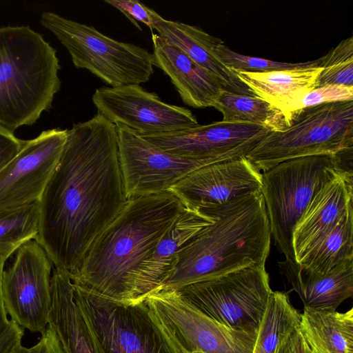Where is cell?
I'll return each mask as SVG.
<instances>
[{
    "label": "cell",
    "mask_w": 353,
    "mask_h": 353,
    "mask_svg": "<svg viewBox=\"0 0 353 353\" xmlns=\"http://www.w3.org/2000/svg\"><path fill=\"white\" fill-rule=\"evenodd\" d=\"M279 270L296 292L305 307L335 311L353 295V257L347 259L323 275L305 271L298 263L285 259Z\"/></svg>",
    "instance_id": "20"
},
{
    "label": "cell",
    "mask_w": 353,
    "mask_h": 353,
    "mask_svg": "<svg viewBox=\"0 0 353 353\" xmlns=\"http://www.w3.org/2000/svg\"><path fill=\"white\" fill-rule=\"evenodd\" d=\"M67 134L68 130L52 129L26 141L0 171V210L39 201L59 161Z\"/></svg>",
    "instance_id": "15"
},
{
    "label": "cell",
    "mask_w": 353,
    "mask_h": 353,
    "mask_svg": "<svg viewBox=\"0 0 353 353\" xmlns=\"http://www.w3.org/2000/svg\"><path fill=\"white\" fill-rule=\"evenodd\" d=\"M6 260L0 259V353H17L22 347L24 329L8 317L1 290Z\"/></svg>",
    "instance_id": "32"
},
{
    "label": "cell",
    "mask_w": 353,
    "mask_h": 353,
    "mask_svg": "<svg viewBox=\"0 0 353 353\" xmlns=\"http://www.w3.org/2000/svg\"><path fill=\"white\" fill-rule=\"evenodd\" d=\"M270 132L259 124L221 120L166 133L137 134L170 154L222 162L245 157Z\"/></svg>",
    "instance_id": "14"
},
{
    "label": "cell",
    "mask_w": 353,
    "mask_h": 353,
    "mask_svg": "<svg viewBox=\"0 0 353 353\" xmlns=\"http://www.w3.org/2000/svg\"><path fill=\"white\" fill-rule=\"evenodd\" d=\"M52 305L48 326L64 353H101L74 299L68 274L54 268L51 276Z\"/></svg>",
    "instance_id": "22"
},
{
    "label": "cell",
    "mask_w": 353,
    "mask_h": 353,
    "mask_svg": "<svg viewBox=\"0 0 353 353\" xmlns=\"http://www.w3.org/2000/svg\"><path fill=\"white\" fill-rule=\"evenodd\" d=\"M300 331L318 353H353V308L345 312L303 307Z\"/></svg>",
    "instance_id": "24"
},
{
    "label": "cell",
    "mask_w": 353,
    "mask_h": 353,
    "mask_svg": "<svg viewBox=\"0 0 353 353\" xmlns=\"http://www.w3.org/2000/svg\"><path fill=\"white\" fill-rule=\"evenodd\" d=\"M183 207L169 191L129 199L69 276L72 283L119 303L143 302L138 287L142 265Z\"/></svg>",
    "instance_id": "2"
},
{
    "label": "cell",
    "mask_w": 353,
    "mask_h": 353,
    "mask_svg": "<svg viewBox=\"0 0 353 353\" xmlns=\"http://www.w3.org/2000/svg\"><path fill=\"white\" fill-rule=\"evenodd\" d=\"M286 116L283 130L270 132L245 157L261 172L289 159L353 148V101L307 107Z\"/></svg>",
    "instance_id": "6"
},
{
    "label": "cell",
    "mask_w": 353,
    "mask_h": 353,
    "mask_svg": "<svg viewBox=\"0 0 353 353\" xmlns=\"http://www.w3.org/2000/svg\"><path fill=\"white\" fill-rule=\"evenodd\" d=\"M52 266L44 249L33 239L16 251L12 263L2 273L6 312L11 320L31 332L41 334L48 325Z\"/></svg>",
    "instance_id": "11"
},
{
    "label": "cell",
    "mask_w": 353,
    "mask_h": 353,
    "mask_svg": "<svg viewBox=\"0 0 353 353\" xmlns=\"http://www.w3.org/2000/svg\"><path fill=\"white\" fill-rule=\"evenodd\" d=\"M121 170L128 199L157 194L192 172L216 162L166 152L123 124H115Z\"/></svg>",
    "instance_id": "12"
},
{
    "label": "cell",
    "mask_w": 353,
    "mask_h": 353,
    "mask_svg": "<svg viewBox=\"0 0 353 353\" xmlns=\"http://www.w3.org/2000/svg\"><path fill=\"white\" fill-rule=\"evenodd\" d=\"M175 291L214 320L252 334H257L273 292L265 265L191 283Z\"/></svg>",
    "instance_id": "9"
},
{
    "label": "cell",
    "mask_w": 353,
    "mask_h": 353,
    "mask_svg": "<svg viewBox=\"0 0 353 353\" xmlns=\"http://www.w3.org/2000/svg\"><path fill=\"white\" fill-rule=\"evenodd\" d=\"M36 345V353H64L56 334L48 325Z\"/></svg>",
    "instance_id": "36"
},
{
    "label": "cell",
    "mask_w": 353,
    "mask_h": 353,
    "mask_svg": "<svg viewBox=\"0 0 353 353\" xmlns=\"http://www.w3.org/2000/svg\"><path fill=\"white\" fill-rule=\"evenodd\" d=\"M303 347L304 338L298 325L281 341L276 353H303Z\"/></svg>",
    "instance_id": "35"
},
{
    "label": "cell",
    "mask_w": 353,
    "mask_h": 353,
    "mask_svg": "<svg viewBox=\"0 0 353 353\" xmlns=\"http://www.w3.org/2000/svg\"><path fill=\"white\" fill-rule=\"evenodd\" d=\"M104 1L123 13L139 30L142 29L139 23H142L153 31L155 24L162 18L156 11L138 0H105Z\"/></svg>",
    "instance_id": "33"
},
{
    "label": "cell",
    "mask_w": 353,
    "mask_h": 353,
    "mask_svg": "<svg viewBox=\"0 0 353 353\" xmlns=\"http://www.w3.org/2000/svg\"><path fill=\"white\" fill-rule=\"evenodd\" d=\"M349 101H353V86L324 85L305 93L293 105L289 112L323 103Z\"/></svg>",
    "instance_id": "31"
},
{
    "label": "cell",
    "mask_w": 353,
    "mask_h": 353,
    "mask_svg": "<svg viewBox=\"0 0 353 353\" xmlns=\"http://www.w3.org/2000/svg\"><path fill=\"white\" fill-rule=\"evenodd\" d=\"M153 65L170 79L183 102L194 108L212 107L223 88L216 79L174 45L152 34Z\"/></svg>",
    "instance_id": "18"
},
{
    "label": "cell",
    "mask_w": 353,
    "mask_h": 353,
    "mask_svg": "<svg viewBox=\"0 0 353 353\" xmlns=\"http://www.w3.org/2000/svg\"><path fill=\"white\" fill-rule=\"evenodd\" d=\"M40 22L67 49L77 68L89 70L111 87L146 83L154 73L153 54L146 49L52 12H43Z\"/></svg>",
    "instance_id": "7"
},
{
    "label": "cell",
    "mask_w": 353,
    "mask_h": 353,
    "mask_svg": "<svg viewBox=\"0 0 353 353\" xmlns=\"http://www.w3.org/2000/svg\"><path fill=\"white\" fill-rule=\"evenodd\" d=\"M214 53L216 57L228 68L233 71L250 72L318 66L321 60V57L316 60L301 63L279 62L239 54L230 50L223 41L214 47Z\"/></svg>",
    "instance_id": "30"
},
{
    "label": "cell",
    "mask_w": 353,
    "mask_h": 353,
    "mask_svg": "<svg viewBox=\"0 0 353 353\" xmlns=\"http://www.w3.org/2000/svg\"><path fill=\"white\" fill-rule=\"evenodd\" d=\"M353 210L350 207L336 225L309 249L298 263L307 272L323 275L353 257Z\"/></svg>",
    "instance_id": "25"
},
{
    "label": "cell",
    "mask_w": 353,
    "mask_h": 353,
    "mask_svg": "<svg viewBox=\"0 0 353 353\" xmlns=\"http://www.w3.org/2000/svg\"><path fill=\"white\" fill-rule=\"evenodd\" d=\"M212 107L221 112L225 121L259 124L271 132L282 130L288 125L284 112L257 96L223 90Z\"/></svg>",
    "instance_id": "26"
},
{
    "label": "cell",
    "mask_w": 353,
    "mask_h": 353,
    "mask_svg": "<svg viewBox=\"0 0 353 353\" xmlns=\"http://www.w3.org/2000/svg\"><path fill=\"white\" fill-rule=\"evenodd\" d=\"M262 177L244 157L201 167L168 191L184 206L199 210L261 192Z\"/></svg>",
    "instance_id": "16"
},
{
    "label": "cell",
    "mask_w": 353,
    "mask_h": 353,
    "mask_svg": "<svg viewBox=\"0 0 353 353\" xmlns=\"http://www.w3.org/2000/svg\"><path fill=\"white\" fill-rule=\"evenodd\" d=\"M36 344L31 347H25L22 346L17 353H36Z\"/></svg>",
    "instance_id": "37"
},
{
    "label": "cell",
    "mask_w": 353,
    "mask_h": 353,
    "mask_svg": "<svg viewBox=\"0 0 353 353\" xmlns=\"http://www.w3.org/2000/svg\"><path fill=\"white\" fill-rule=\"evenodd\" d=\"M353 173H340L325 183L316 193L292 234L296 263L330 232L352 206Z\"/></svg>",
    "instance_id": "17"
},
{
    "label": "cell",
    "mask_w": 353,
    "mask_h": 353,
    "mask_svg": "<svg viewBox=\"0 0 353 353\" xmlns=\"http://www.w3.org/2000/svg\"><path fill=\"white\" fill-rule=\"evenodd\" d=\"M92 99L98 114L140 134L166 133L199 125L188 108L165 103L139 84L102 86L95 90Z\"/></svg>",
    "instance_id": "13"
},
{
    "label": "cell",
    "mask_w": 353,
    "mask_h": 353,
    "mask_svg": "<svg viewBox=\"0 0 353 353\" xmlns=\"http://www.w3.org/2000/svg\"><path fill=\"white\" fill-rule=\"evenodd\" d=\"M144 301L177 353L253 352L257 334L220 323L175 290H159Z\"/></svg>",
    "instance_id": "10"
},
{
    "label": "cell",
    "mask_w": 353,
    "mask_h": 353,
    "mask_svg": "<svg viewBox=\"0 0 353 353\" xmlns=\"http://www.w3.org/2000/svg\"><path fill=\"white\" fill-rule=\"evenodd\" d=\"M56 50L28 26L0 28V127L12 132L48 110L61 88Z\"/></svg>",
    "instance_id": "4"
},
{
    "label": "cell",
    "mask_w": 353,
    "mask_h": 353,
    "mask_svg": "<svg viewBox=\"0 0 353 353\" xmlns=\"http://www.w3.org/2000/svg\"><path fill=\"white\" fill-rule=\"evenodd\" d=\"M157 34L165 42L184 52L201 67L213 75L223 90L255 96L234 71L224 65L215 56L214 47L222 41L200 28L161 18L154 26Z\"/></svg>",
    "instance_id": "21"
},
{
    "label": "cell",
    "mask_w": 353,
    "mask_h": 353,
    "mask_svg": "<svg viewBox=\"0 0 353 353\" xmlns=\"http://www.w3.org/2000/svg\"><path fill=\"white\" fill-rule=\"evenodd\" d=\"M304 338V337H303ZM303 353H318L304 339Z\"/></svg>",
    "instance_id": "38"
},
{
    "label": "cell",
    "mask_w": 353,
    "mask_h": 353,
    "mask_svg": "<svg viewBox=\"0 0 353 353\" xmlns=\"http://www.w3.org/2000/svg\"><path fill=\"white\" fill-rule=\"evenodd\" d=\"M321 70L319 65L268 72H234L255 96L269 102L286 115L296 102L316 88Z\"/></svg>",
    "instance_id": "23"
},
{
    "label": "cell",
    "mask_w": 353,
    "mask_h": 353,
    "mask_svg": "<svg viewBox=\"0 0 353 353\" xmlns=\"http://www.w3.org/2000/svg\"><path fill=\"white\" fill-rule=\"evenodd\" d=\"M350 148L335 154L289 159L263 172L261 194L271 236L285 259L296 262L292 234L306 208L321 188L337 174L352 171Z\"/></svg>",
    "instance_id": "5"
},
{
    "label": "cell",
    "mask_w": 353,
    "mask_h": 353,
    "mask_svg": "<svg viewBox=\"0 0 353 353\" xmlns=\"http://www.w3.org/2000/svg\"><path fill=\"white\" fill-rule=\"evenodd\" d=\"M39 202L0 210V259L7 260L39 232Z\"/></svg>",
    "instance_id": "28"
},
{
    "label": "cell",
    "mask_w": 353,
    "mask_h": 353,
    "mask_svg": "<svg viewBox=\"0 0 353 353\" xmlns=\"http://www.w3.org/2000/svg\"><path fill=\"white\" fill-rule=\"evenodd\" d=\"M316 88L324 85L353 86V37L342 40L321 57Z\"/></svg>",
    "instance_id": "29"
},
{
    "label": "cell",
    "mask_w": 353,
    "mask_h": 353,
    "mask_svg": "<svg viewBox=\"0 0 353 353\" xmlns=\"http://www.w3.org/2000/svg\"><path fill=\"white\" fill-rule=\"evenodd\" d=\"M199 210L214 222L176 254L160 290L265 264L272 236L261 192Z\"/></svg>",
    "instance_id": "3"
},
{
    "label": "cell",
    "mask_w": 353,
    "mask_h": 353,
    "mask_svg": "<svg viewBox=\"0 0 353 353\" xmlns=\"http://www.w3.org/2000/svg\"><path fill=\"white\" fill-rule=\"evenodd\" d=\"M300 313L285 292L273 291L259 325L252 353H276L281 341L299 325Z\"/></svg>",
    "instance_id": "27"
},
{
    "label": "cell",
    "mask_w": 353,
    "mask_h": 353,
    "mask_svg": "<svg viewBox=\"0 0 353 353\" xmlns=\"http://www.w3.org/2000/svg\"><path fill=\"white\" fill-rule=\"evenodd\" d=\"M72 284L101 353H177L145 301L122 303Z\"/></svg>",
    "instance_id": "8"
},
{
    "label": "cell",
    "mask_w": 353,
    "mask_h": 353,
    "mask_svg": "<svg viewBox=\"0 0 353 353\" xmlns=\"http://www.w3.org/2000/svg\"><path fill=\"white\" fill-rule=\"evenodd\" d=\"M25 143L14 132L0 127V171L18 154Z\"/></svg>",
    "instance_id": "34"
},
{
    "label": "cell",
    "mask_w": 353,
    "mask_h": 353,
    "mask_svg": "<svg viewBox=\"0 0 353 353\" xmlns=\"http://www.w3.org/2000/svg\"><path fill=\"white\" fill-rule=\"evenodd\" d=\"M128 201L114 123L100 114L73 125L39 200L36 240L69 276Z\"/></svg>",
    "instance_id": "1"
},
{
    "label": "cell",
    "mask_w": 353,
    "mask_h": 353,
    "mask_svg": "<svg viewBox=\"0 0 353 353\" xmlns=\"http://www.w3.org/2000/svg\"><path fill=\"white\" fill-rule=\"evenodd\" d=\"M213 222L212 217L204 212L183 207L157 243L152 255L142 265L138 287L143 301L148 295L162 288L176 254Z\"/></svg>",
    "instance_id": "19"
}]
</instances>
